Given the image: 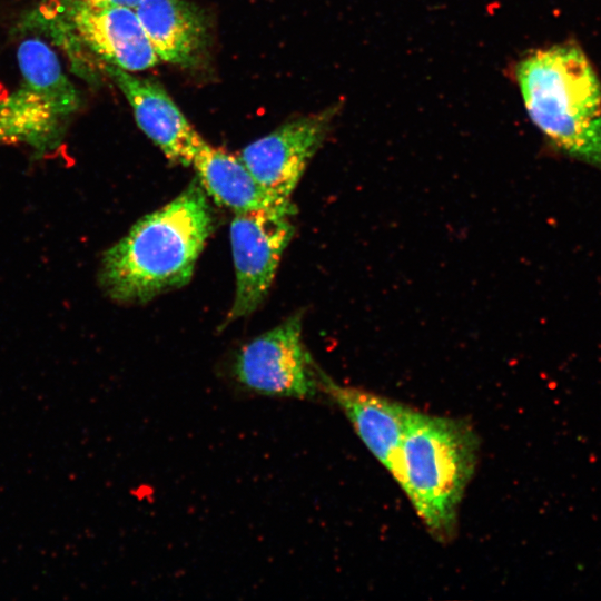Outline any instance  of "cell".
<instances>
[{"label": "cell", "mask_w": 601, "mask_h": 601, "mask_svg": "<svg viewBox=\"0 0 601 601\" xmlns=\"http://www.w3.org/2000/svg\"><path fill=\"white\" fill-rule=\"evenodd\" d=\"M207 193L193 181L138 220L104 255L100 284L119 303H145L186 285L214 229Z\"/></svg>", "instance_id": "1"}, {"label": "cell", "mask_w": 601, "mask_h": 601, "mask_svg": "<svg viewBox=\"0 0 601 601\" xmlns=\"http://www.w3.org/2000/svg\"><path fill=\"white\" fill-rule=\"evenodd\" d=\"M525 110L554 147L601 169V82L575 43L539 49L515 71Z\"/></svg>", "instance_id": "2"}, {"label": "cell", "mask_w": 601, "mask_h": 601, "mask_svg": "<svg viewBox=\"0 0 601 601\" xmlns=\"http://www.w3.org/2000/svg\"><path fill=\"white\" fill-rule=\"evenodd\" d=\"M479 439L462 420L412 411L392 476L440 541L453 538Z\"/></svg>", "instance_id": "3"}, {"label": "cell", "mask_w": 601, "mask_h": 601, "mask_svg": "<svg viewBox=\"0 0 601 601\" xmlns=\"http://www.w3.org/2000/svg\"><path fill=\"white\" fill-rule=\"evenodd\" d=\"M19 87L0 100V142L42 146L79 106L57 55L39 39L20 43Z\"/></svg>", "instance_id": "4"}, {"label": "cell", "mask_w": 601, "mask_h": 601, "mask_svg": "<svg viewBox=\"0 0 601 601\" xmlns=\"http://www.w3.org/2000/svg\"><path fill=\"white\" fill-rule=\"evenodd\" d=\"M233 375L244 388L265 396L313 398L323 374L302 338V317L294 315L256 336L237 353Z\"/></svg>", "instance_id": "5"}, {"label": "cell", "mask_w": 601, "mask_h": 601, "mask_svg": "<svg viewBox=\"0 0 601 601\" xmlns=\"http://www.w3.org/2000/svg\"><path fill=\"white\" fill-rule=\"evenodd\" d=\"M295 211L254 209L235 213L230 245L236 292L227 323L252 314L264 300L294 236L292 217Z\"/></svg>", "instance_id": "6"}, {"label": "cell", "mask_w": 601, "mask_h": 601, "mask_svg": "<svg viewBox=\"0 0 601 601\" xmlns=\"http://www.w3.org/2000/svg\"><path fill=\"white\" fill-rule=\"evenodd\" d=\"M335 109L290 120L250 142L238 158L274 197L292 201L308 162L324 141Z\"/></svg>", "instance_id": "7"}, {"label": "cell", "mask_w": 601, "mask_h": 601, "mask_svg": "<svg viewBox=\"0 0 601 601\" xmlns=\"http://www.w3.org/2000/svg\"><path fill=\"white\" fill-rule=\"evenodd\" d=\"M106 72L127 98L140 129L165 154L183 166H190L204 141L167 91L157 82L106 65Z\"/></svg>", "instance_id": "8"}, {"label": "cell", "mask_w": 601, "mask_h": 601, "mask_svg": "<svg viewBox=\"0 0 601 601\" xmlns=\"http://www.w3.org/2000/svg\"><path fill=\"white\" fill-rule=\"evenodd\" d=\"M72 20L80 38L108 65L137 72L160 61L132 8L92 7L81 0Z\"/></svg>", "instance_id": "9"}, {"label": "cell", "mask_w": 601, "mask_h": 601, "mask_svg": "<svg viewBox=\"0 0 601 601\" xmlns=\"http://www.w3.org/2000/svg\"><path fill=\"white\" fill-rule=\"evenodd\" d=\"M322 391L342 408L366 447L392 474L413 410L385 396L338 385L325 375Z\"/></svg>", "instance_id": "10"}, {"label": "cell", "mask_w": 601, "mask_h": 601, "mask_svg": "<svg viewBox=\"0 0 601 601\" xmlns=\"http://www.w3.org/2000/svg\"><path fill=\"white\" fill-rule=\"evenodd\" d=\"M135 10L160 61L191 66L203 56L208 30L195 6L185 0H141Z\"/></svg>", "instance_id": "11"}, {"label": "cell", "mask_w": 601, "mask_h": 601, "mask_svg": "<svg viewBox=\"0 0 601 601\" xmlns=\"http://www.w3.org/2000/svg\"><path fill=\"white\" fill-rule=\"evenodd\" d=\"M191 165L207 195L235 213L254 209L296 210L292 201L279 200L269 194L238 157L205 140L198 147Z\"/></svg>", "instance_id": "12"}, {"label": "cell", "mask_w": 601, "mask_h": 601, "mask_svg": "<svg viewBox=\"0 0 601 601\" xmlns=\"http://www.w3.org/2000/svg\"><path fill=\"white\" fill-rule=\"evenodd\" d=\"M92 7H127L135 9L141 0H82Z\"/></svg>", "instance_id": "13"}]
</instances>
